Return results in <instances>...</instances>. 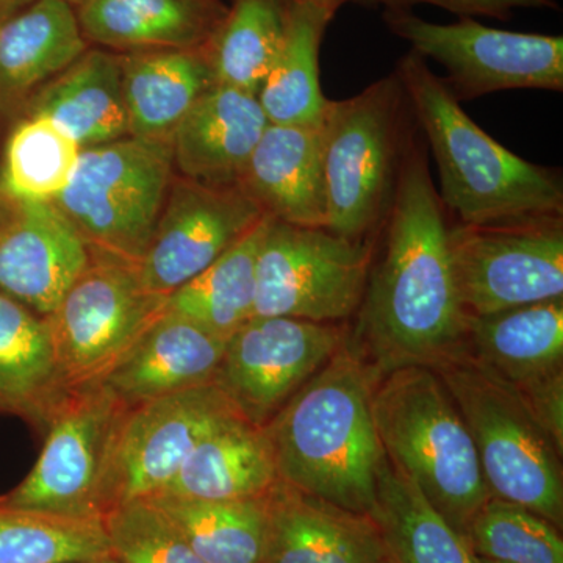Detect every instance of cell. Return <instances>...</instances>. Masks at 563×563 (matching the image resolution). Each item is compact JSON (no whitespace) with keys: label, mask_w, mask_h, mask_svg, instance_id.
I'll return each instance as SVG.
<instances>
[{"label":"cell","mask_w":563,"mask_h":563,"mask_svg":"<svg viewBox=\"0 0 563 563\" xmlns=\"http://www.w3.org/2000/svg\"><path fill=\"white\" fill-rule=\"evenodd\" d=\"M383 228L384 255L373 263L351 335L379 376L432 366L466 343L468 317L455 287L446 211L433 187L428 144L415 132Z\"/></svg>","instance_id":"cell-1"},{"label":"cell","mask_w":563,"mask_h":563,"mask_svg":"<svg viewBox=\"0 0 563 563\" xmlns=\"http://www.w3.org/2000/svg\"><path fill=\"white\" fill-rule=\"evenodd\" d=\"M379 373L350 339L265 426L282 483L372 514L384 450L372 396Z\"/></svg>","instance_id":"cell-2"},{"label":"cell","mask_w":563,"mask_h":563,"mask_svg":"<svg viewBox=\"0 0 563 563\" xmlns=\"http://www.w3.org/2000/svg\"><path fill=\"white\" fill-rule=\"evenodd\" d=\"M395 73L435 158L440 201L459 222L483 225L563 214L561 174L493 140L424 58L410 51Z\"/></svg>","instance_id":"cell-3"},{"label":"cell","mask_w":563,"mask_h":563,"mask_svg":"<svg viewBox=\"0 0 563 563\" xmlns=\"http://www.w3.org/2000/svg\"><path fill=\"white\" fill-rule=\"evenodd\" d=\"M372 410L385 457L465 537L492 495L472 433L439 374L429 366L384 374Z\"/></svg>","instance_id":"cell-4"},{"label":"cell","mask_w":563,"mask_h":563,"mask_svg":"<svg viewBox=\"0 0 563 563\" xmlns=\"http://www.w3.org/2000/svg\"><path fill=\"white\" fill-rule=\"evenodd\" d=\"M410 110L396 73L357 96L331 101L321 122L325 231L368 242L383 228L409 146Z\"/></svg>","instance_id":"cell-5"},{"label":"cell","mask_w":563,"mask_h":563,"mask_svg":"<svg viewBox=\"0 0 563 563\" xmlns=\"http://www.w3.org/2000/svg\"><path fill=\"white\" fill-rule=\"evenodd\" d=\"M466 422L493 498L520 504L561 528L562 451L515 393L466 346L433 363Z\"/></svg>","instance_id":"cell-6"},{"label":"cell","mask_w":563,"mask_h":563,"mask_svg":"<svg viewBox=\"0 0 563 563\" xmlns=\"http://www.w3.org/2000/svg\"><path fill=\"white\" fill-rule=\"evenodd\" d=\"M172 141L124 139L81 150L54 203L92 255L139 266L174 179Z\"/></svg>","instance_id":"cell-7"},{"label":"cell","mask_w":563,"mask_h":563,"mask_svg":"<svg viewBox=\"0 0 563 563\" xmlns=\"http://www.w3.org/2000/svg\"><path fill=\"white\" fill-rule=\"evenodd\" d=\"M373 254V240L351 242L269 217L255 266L254 317L347 320L365 296Z\"/></svg>","instance_id":"cell-8"},{"label":"cell","mask_w":563,"mask_h":563,"mask_svg":"<svg viewBox=\"0 0 563 563\" xmlns=\"http://www.w3.org/2000/svg\"><path fill=\"white\" fill-rule=\"evenodd\" d=\"M125 409L102 384L66 388L41 428L46 439L38 461L0 501L20 509L103 520L107 470Z\"/></svg>","instance_id":"cell-9"},{"label":"cell","mask_w":563,"mask_h":563,"mask_svg":"<svg viewBox=\"0 0 563 563\" xmlns=\"http://www.w3.org/2000/svg\"><path fill=\"white\" fill-rule=\"evenodd\" d=\"M166 299L144 287L139 266L91 254L90 265L46 317L63 390L101 383L165 312Z\"/></svg>","instance_id":"cell-10"},{"label":"cell","mask_w":563,"mask_h":563,"mask_svg":"<svg viewBox=\"0 0 563 563\" xmlns=\"http://www.w3.org/2000/svg\"><path fill=\"white\" fill-rule=\"evenodd\" d=\"M448 243L468 318L563 298V214L457 222L450 225Z\"/></svg>","instance_id":"cell-11"},{"label":"cell","mask_w":563,"mask_h":563,"mask_svg":"<svg viewBox=\"0 0 563 563\" xmlns=\"http://www.w3.org/2000/svg\"><path fill=\"white\" fill-rule=\"evenodd\" d=\"M384 21L415 54L448 70L444 84L459 102L506 90H563L562 36L499 31L470 18L433 24L409 10H385Z\"/></svg>","instance_id":"cell-12"},{"label":"cell","mask_w":563,"mask_h":563,"mask_svg":"<svg viewBox=\"0 0 563 563\" xmlns=\"http://www.w3.org/2000/svg\"><path fill=\"white\" fill-rule=\"evenodd\" d=\"M347 339L339 322L251 318L225 340L213 384L244 420L265 428Z\"/></svg>","instance_id":"cell-13"},{"label":"cell","mask_w":563,"mask_h":563,"mask_svg":"<svg viewBox=\"0 0 563 563\" xmlns=\"http://www.w3.org/2000/svg\"><path fill=\"white\" fill-rule=\"evenodd\" d=\"M233 415L240 413L214 384L128 407L107 470L106 515L165 490L199 440Z\"/></svg>","instance_id":"cell-14"},{"label":"cell","mask_w":563,"mask_h":563,"mask_svg":"<svg viewBox=\"0 0 563 563\" xmlns=\"http://www.w3.org/2000/svg\"><path fill=\"white\" fill-rule=\"evenodd\" d=\"M265 211L240 185L217 187L176 176L139 263L140 279L168 298L252 231Z\"/></svg>","instance_id":"cell-15"},{"label":"cell","mask_w":563,"mask_h":563,"mask_svg":"<svg viewBox=\"0 0 563 563\" xmlns=\"http://www.w3.org/2000/svg\"><path fill=\"white\" fill-rule=\"evenodd\" d=\"M90 262V247L54 202L14 203L0 232V292L49 317Z\"/></svg>","instance_id":"cell-16"},{"label":"cell","mask_w":563,"mask_h":563,"mask_svg":"<svg viewBox=\"0 0 563 563\" xmlns=\"http://www.w3.org/2000/svg\"><path fill=\"white\" fill-rule=\"evenodd\" d=\"M262 563H384L390 558L369 515L351 512L277 481L266 495Z\"/></svg>","instance_id":"cell-17"},{"label":"cell","mask_w":563,"mask_h":563,"mask_svg":"<svg viewBox=\"0 0 563 563\" xmlns=\"http://www.w3.org/2000/svg\"><path fill=\"white\" fill-rule=\"evenodd\" d=\"M225 339L188 318L163 312L101 383L125 407L213 384Z\"/></svg>","instance_id":"cell-18"},{"label":"cell","mask_w":563,"mask_h":563,"mask_svg":"<svg viewBox=\"0 0 563 563\" xmlns=\"http://www.w3.org/2000/svg\"><path fill=\"white\" fill-rule=\"evenodd\" d=\"M268 124L257 95L214 84L173 133L174 173L217 187L240 185Z\"/></svg>","instance_id":"cell-19"},{"label":"cell","mask_w":563,"mask_h":563,"mask_svg":"<svg viewBox=\"0 0 563 563\" xmlns=\"http://www.w3.org/2000/svg\"><path fill=\"white\" fill-rule=\"evenodd\" d=\"M240 187L274 220L325 229L324 155L320 128L268 124Z\"/></svg>","instance_id":"cell-20"},{"label":"cell","mask_w":563,"mask_h":563,"mask_svg":"<svg viewBox=\"0 0 563 563\" xmlns=\"http://www.w3.org/2000/svg\"><path fill=\"white\" fill-rule=\"evenodd\" d=\"M225 11L221 0H90L77 18L88 44L128 54L201 49Z\"/></svg>","instance_id":"cell-21"},{"label":"cell","mask_w":563,"mask_h":563,"mask_svg":"<svg viewBox=\"0 0 563 563\" xmlns=\"http://www.w3.org/2000/svg\"><path fill=\"white\" fill-rule=\"evenodd\" d=\"M465 346L512 391L563 376V298L468 318Z\"/></svg>","instance_id":"cell-22"},{"label":"cell","mask_w":563,"mask_h":563,"mask_svg":"<svg viewBox=\"0 0 563 563\" xmlns=\"http://www.w3.org/2000/svg\"><path fill=\"white\" fill-rule=\"evenodd\" d=\"M21 111L47 118L81 150L129 136L121 54L90 47L33 92Z\"/></svg>","instance_id":"cell-23"},{"label":"cell","mask_w":563,"mask_h":563,"mask_svg":"<svg viewBox=\"0 0 563 563\" xmlns=\"http://www.w3.org/2000/svg\"><path fill=\"white\" fill-rule=\"evenodd\" d=\"M277 481L265 428L233 415L199 440L179 473L157 496L236 501L265 496Z\"/></svg>","instance_id":"cell-24"},{"label":"cell","mask_w":563,"mask_h":563,"mask_svg":"<svg viewBox=\"0 0 563 563\" xmlns=\"http://www.w3.org/2000/svg\"><path fill=\"white\" fill-rule=\"evenodd\" d=\"M90 49L77 10L65 0H35L0 25V113L29 98Z\"/></svg>","instance_id":"cell-25"},{"label":"cell","mask_w":563,"mask_h":563,"mask_svg":"<svg viewBox=\"0 0 563 563\" xmlns=\"http://www.w3.org/2000/svg\"><path fill=\"white\" fill-rule=\"evenodd\" d=\"M129 136L172 141L185 114L210 90L213 73L201 49L121 54Z\"/></svg>","instance_id":"cell-26"},{"label":"cell","mask_w":563,"mask_h":563,"mask_svg":"<svg viewBox=\"0 0 563 563\" xmlns=\"http://www.w3.org/2000/svg\"><path fill=\"white\" fill-rule=\"evenodd\" d=\"M335 13L291 3L284 43L257 92L269 124L320 128L329 99L322 95L320 47Z\"/></svg>","instance_id":"cell-27"},{"label":"cell","mask_w":563,"mask_h":563,"mask_svg":"<svg viewBox=\"0 0 563 563\" xmlns=\"http://www.w3.org/2000/svg\"><path fill=\"white\" fill-rule=\"evenodd\" d=\"M63 391L46 318L0 292V412L43 428Z\"/></svg>","instance_id":"cell-28"},{"label":"cell","mask_w":563,"mask_h":563,"mask_svg":"<svg viewBox=\"0 0 563 563\" xmlns=\"http://www.w3.org/2000/svg\"><path fill=\"white\" fill-rule=\"evenodd\" d=\"M369 517L396 563H476L462 533L384 455Z\"/></svg>","instance_id":"cell-29"},{"label":"cell","mask_w":563,"mask_h":563,"mask_svg":"<svg viewBox=\"0 0 563 563\" xmlns=\"http://www.w3.org/2000/svg\"><path fill=\"white\" fill-rule=\"evenodd\" d=\"M268 220L265 214L209 268L168 296L166 312L188 318L225 340L254 318L255 266Z\"/></svg>","instance_id":"cell-30"},{"label":"cell","mask_w":563,"mask_h":563,"mask_svg":"<svg viewBox=\"0 0 563 563\" xmlns=\"http://www.w3.org/2000/svg\"><path fill=\"white\" fill-rule=\"evenodd\" d=\"M288 0H233L202 47L214 81L257 95L287 29Z\"/></svg>","instance_id":"cell-31"},{"label":"cell","mask_w":563,"mask_h":563,"mask_svg":"<svg viewBox=\"0 0 563 563\" xmlns=\"http://www.w3.org/2000/svg\"><path fill=\"white\" fill-rule=\"evenodd\" d=\"M266 495L236 501H196L172 496L146 499L172 518L202 562L262 563L268 537Z\"/></svg>","instance_id":"cell-32"},{"label":"cell","mask_w":563,"mask_h":563,"mask_svg":"<svg viewBox=\"0 0 563 563\" xmlns=\"http://www.w3.org/2000/svg\"><path fill=\"white\" fill-rule=\"evenodd\" d=\"M80 152L47 118L22 113L3 147L0 192L11 203L54 202L68 187Z\"/></svg>","instance_id":"cell-33"},{"label":"cell","mask_w":563,"mask_h":563,"mask_svg":"<svg viewBox=\"0 0 563 563\" xmlns=\"http://www.w3.org/2000/svg\"><path fill=\"white\" fill-rule=\"evenodd\" d=\"M110 554L99 518L66 517L0 501V563H74Z\"/></svg>","instance_id":"cell-34"},{"label":"cell","mask_w":563,"mask_h":563,"mask_svg":"<svg viewBox=\"0 0 563 563\" xmlns=\"http://www.w3.org/2000/svg\"><path fill=\"white\" fill-rule=\"evenodd\" d=\"M474 555L503 563H563L558 528L520 504L492 498L465 536Z\"/></svg>","instance_id":"cell-35"},{"label":"cell","mask_w":563,"mask_h":563,"mask_svg":"<svg viewBox=\"0 0 563 563\" xmlns=\"http://www.w3.org/2000/svg\"><path fill=\"white\" fill-rule=\"evenodd\" d=\"M103 526L120 563H206L151 499L120 504L103 517Z\"/></svg>","instance_id":"cell-36"},{"label":"cell","mask_w":563,"mask_h":563,"mask_svg":"<svg viewBox=\"0 0 563 563\" xmlns=\"http://www.w3.org/2000/svg\"><path fill=\"white\" fill-rule=\"evenodd\" d=\"M363 5H384L387 10H409L415 3H431L461 14V16H488L509 20L515 9L558 10L555 0H354Z\"/></svg>","instance_id":"cell-37"},{"label":"cell","mask_w":563,"mask_h":563,"mask_svg":"<svg viewBox=\"0 0 563 563\" xmlns=\"http://www.w3.org/2000/svg\"><path fill=\"white\" fill-rule=\"evenodd\" d=\"M35 0H0V25L9 21L14 14L27 9Z\"/></svg>","instance_id":"cell-38"},{"label":"cell","mask_w":563,"mask_h":563,"mask_svg":"<svg viewBox=\"0 0 563 563\" xmlns=\"http://www.w3.org/2000/svg\"><path fill=\"white\" fill-rule=\"evenodd\" d=\"M291 3H306V5H314L321 7V9H325L332 11V13H336V10L346 2H354V0H288Z\"/></svg>","instance_id":"cell-39"},{"label":"cell","mask_w":563,"mask_h":563,"mask_svg":"<svg viewBox=\"0 0 563 563\" xmlns=\"http://www.w3.org/2000/svg\"><path fill=\"white\" fill-rule=\"evenodd\" d=\"M14 203L7 201L0 192V232L5 228L7 222L10 221L11 214H13Z\"/></svg>","instance_id":"cell-40"},{"label":"cell","mask_w":563,"mask_h":563,"mask_svg":"<svg viewBox=\"0 0 563 563\" xmlns=\"http://www.w3.org/2000/svg\"><path fill=\"white\" fill-rule=\"evenodd\" d=\"M74 563H120L114 555H102V558L98 559H90V561H81V562H74Z\"/></svg>","instance_id":"cell-41"},{"label":"cell","mask_w":563,"mask_h":563,"mask_svg":"<svg viewBox=\"0 0 563 563\" xmlns=\"http://www.w3.org/2000/svg\"><path fill=\"white\" fill-rule=\"evenodd\" d=\"M65 2H68L70 7L77 10L85 5V3L90 2V0H65Z\"/></svg>","instance_id":"cell-42"},{"label":"cell","mask_w":563,"mask_h":563,"mask_svg":"<svg viewBox=\"0 0 563 563\" xmlns=\"http://www.w3.org/2000/svg\"><path fill=\"white\" fill-rule=\"evenodd\" d=\"M474 558H476V563H503V562L490 561V559L479 558V555H474Z\"/></svg>","instance_id":"cell-43"},{"label":"cell","mask_w":563,"mask_h":563,"mask_svg":"<svg viewBox=\"0 0 563 563\" xmlns=\"http://www.w3.org/2000/svg\"><path fill=\"white\" fill-rule=\"evenodd\" d=\"M384 563H396L395 561H393L391 558H388L387 561H385Z\"/></svg>","instance_id":"cell-44"}]
</instances>
